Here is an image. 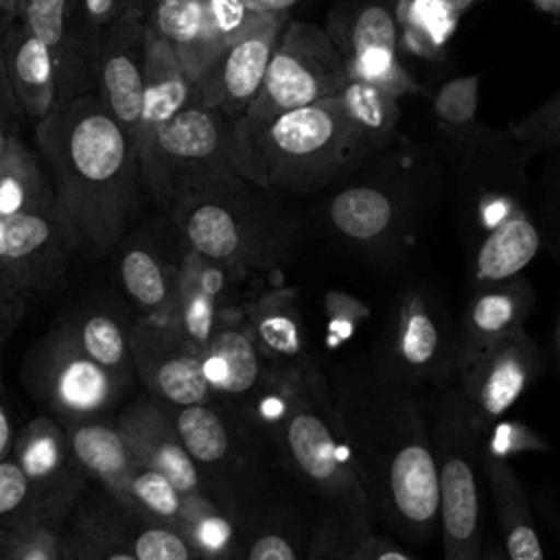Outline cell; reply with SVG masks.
Masks as SVG:
<instances>
[{
  "instance_id": "cell-1",
  "label": "cell",
  "mask_w": 560,
  "mask_h": 560,
  "mask_svg": "<svg viewBox=\"0 0 560 560\" xmlns=\"http://www.w3.org/2000/svg\"><path fill=\"white\" fill-rule=\"evenodd\" d=\"M328 383L372 523L407 540L433 538L440 516L429 396L387 378L370 354L335 363Z\"/></svg>"
},
{
  "instance_id": "cell-2",
  "label": "cell",
  "mask_w": 560,
  "mask_h": 560,
  "mask_svg": "<svg viewBox=\"0 0 560 560\" xmlns=\"http://www.w3.org/2000/svg\"><path fill=\"white\" fill-rule=\"evenodd\" d=\"M35 140L72 252L112 254L127 236L142 192L131 136L96 94H74L35 122Z\"/></svg>"
},
{
  "instance_id": "cell-3",
  "label": "cell",
  "mask_w": 560,
  "mask_h": 560,
  "mask_svg": "<svg viewBox=\"0 0 560 560\" xmlns=\"http://www.w3.org/2000/svg\"><path fill=\"white\" fill-rule=\"evenodd\" d=\"M444 184L440 153L398 131L313 197L311 221L337 249L394 269L420 241Z\"/></svg>"
},
{
  "instance_id": "cell-4",
  "label": "cell",
  "mask_w": 560,
  "mask_h": 560,
  "mask_svg": "<svg viewBox=\"0 0 560 560\" xmlns=\"http://www.w3.org/2000/svg\"><path fill=\"white\" fill-rule=\"evenodd\" d=\"M291 203L238 171H221L179 186L164 214L190 249L249 278L293 256L304 219Z\"/></svg>"
},
{
  "instance_id": "cell-5",
  "label": "cell",
  "mask_w": 560,
  "mask_h": 560,
  "mask_svg": "<svg viewBox=\"0 0 560 560\" xmlns=\"http://www.w3.org/2000/svg\"><path fill=\"white\" fill-rule=\"evenodd\" d=\"M236 168L282 199H313L376 144L339 96L289 109L258 129L234 131Z\"/></svg>"
},
{
  "instance_id": "cell-6",
  "label": "cell",
  "mask_w": 560,
  "mask_h": 560,
  "mask_svg": "<svg viewBox=\"0 0 560 560\" xmlns=\"http://www.w3.org/2000/svg\"><path fill=\"white\" fill-rule=\"evenodd\" d=\"M271 451L282 472L315 494L319 505L372 521L339 429L328 372L317 357L287 376Z\"/></svg>"
},
{
  "instance_id": "cell-7",
  "label": "cell",
  "mask_w": 560,
  "mask_h": 560,
  "mask_svg": "<svg viewBox=\"0 0 560 560\" xmlns=\"http://www.w3.org/2000/svg\"><path fill=\"white\" fill-rule=\"evenodd\" d=\"M208 499L247 527L280 494L269 444L236 413L214 405H166Z\"/></svg>"
},
{
  "instance_id": "cell-8",
  "label": "cell",
  "mask_w": 560,
  "mask_h": 560,
  "mask_svg": "<svg viewBox=\"0 0 560 560\" xmlns=\"http://www.w3.org/2000/svg\"><path fill=\"white\" fill-rule=\"evenodd\" d=\"M438 516L446 560H481L483 427L455 385L429 398Z\"/></svg>"
},
{
  "instance_id": "cell-9",
  "label": "cell",
  "mask_w": 560,
  "mask_h": 560,
  "mask_svg": "<svg viewBox=\"0 0 560 560\" xmlns=\"http://www.w3.org/2000/svg\"><path fill=\"white\" fill-rule=\"evenodd\" d=\"M370 359L387 378L429 398L455 385L457 322L438 287L427 280L400 287Z\"/></svg>"
},
{
  "instance_id": "cell-10",
  "label": "cell",
  "mask_w": 560,
  "mask_h": 560,
  "mask_svg": "<svg viewBox=\"0 0 560 560\" xmlns=\"http://www.w3.org/2000/svg\"><path fill=\"white\" fill-rule=\"evenodd\" d=\"M221 171H238L234 120L199 103L171 116L140 158L142 190L162 212L179 186Z\"/></svg>"
},
{
  "instance_id": "cell-11",
  "label": "cell",
  "mask_w": 560,
  "mask_h": 560,
  "mask_svg": "<svg viewBox=\"0 0 560 560\" xmlns=\"http://www.w3.org/2000/svg\"><path fill=\"white\" fill-rule=\"evenodd\" d=\"M346 81V66L326 28L291 18L276 44L260 90L234 122V131L258 129L289 109L337 96Z\"/></svg>"
},
{
  "instance_id": "cell-12",
  "label": "cell",
  "mask_w": 560,
  "mask_h": 560,
  "mask_svg": "<svg viewBox=\"0 0 560 560\" xmlns=\"http://www.w3.org/2000/svg\"><path fill=\"white\" fill-rule=\"evenodd\" d=\"M72 245L55 206L4 217L0 249V335L20 326L28 306L66 282Z\"/></svg>"
},
{
  "instance_id": "cell-13",
  "label": "cell",
  "mask_w": 560,
  "mask_h": 560,
  "mask_svg": "<svg viewBox=\"0 0 560 560\" xmlns=\"http://www.w3.org/2000/svg\"><path fill=\"white\" fill-rule=\"evenodd\" d=\"M22 381L61 422L109 418L129 385L81 352L55 324L24 354Z\"/></svg>"
},
{
  "instance_id": "cell-14",
  "label": "cell",
  "mask_w": 560,
  "mask_h": 560,
  "mask_svg": "<svg viewBox=\"0 0 560 560\" xmlns=\"http://www.w3.org/2000/svg\"><path fill=\"white\" fill-rule=\"evenodd\" d=\"M324 28L341 55L348 79L374 83L398 98L416 90L398 59L400 26L394 0H337Z\"/></svg>"
},
{
  "instance_id": "cell-15",
  "label": "cell",
  "mask_w": 560,
  "mask_h": 560,
  "mask_svg": "<svg viewBox=\"0 0 560 560\" xmlns=\"http://www.w3.org/2000/svg\"><path fill=\"white\" fill-rule=\"evenodd\" d=\"M11 457L28 483L37 518L61 523L90 486L70 451L63 422L50 413H39L18 429Z\"/></svg>"
},
{
  "instance_id": "cell-16",
  "label": "cell",
  "mask_w": 560,
  "mask_h": 560,
  "mask_svg": "<svg viewBox=\"0 0 560 560\" xmlns=\"http://www.w3.org/2000/svg\"><path fill=\"white\" fill-rule=\"evenodd\" d=\"M289 20L284 13H254L236 39L192 81V103L217 107L236 122L256 98Z\"/></svg>"
},
{
  "instance_id": "cell-17",
  "label": "cell",
  "mask_w": 560,
  "mask_h": 560,
  "mask_svg": "<svg viewBox=\"0 0 560 560\" xmlns=\"http://www.w3.org/2000/svg\"><path fill=\"white\" fill-rule=\"evenodd\" d=\"M254 13L238 0H147V26L162 37L195 81L245 28Z\"/></svg>"
},
{
  "instance_id": "cell-18",
  "label": "cell",
  "mask_w": 560,
  "mask_h": 560,
  "mask_svg": "<svg viewBox=\"0 0 560 560\" xmlns=\"http://www.w3.org/2000/svg\"><path fill=\"white\" fill-rule=\"evenodd\" d=\"M542 368L545 357L538 343L521 328L462 365L455 387L477 422L488 429L521 400Z\"/></svg>"
},
{
  "instance_id": "cell-19",
  "label": "cell",
  "mask_w": 560,
  "mask_h": 560,
  "mask_svg": "<svg viewBox=\"0 0 560 560\" xmlns=\"http://www.w3.org/2000/svg\"><path fill=\"white\" fill-rule=\"evenodd\" d=\"M131 359L136 378L153 398L184 407L212 402L199 352L171 322L133 319Z\"/></svg>"
},
{
  "instance_id": "cell-20",
  "label": "cell",
  "mask_w": 560,
  "mask_h": 560,
  "mask_svg": "<svg viewBox=\"0 0 560 560\" xmlns=\"http://www.w3.org/2000/svg\"><path fill=\"white\" fill-rule=\"evenodd\" d=\"M144 39V9H133L98 35L90 55L98 88L96 96L131 136L133 144L138 140L142 114Z\"/></svg>"
},
{
  "instance_id": "cell-21",
  "label": "cell",
  "mask_w": 560,
  "mask_h": 560,
  "mask_svg": "<svg viewBox=\"0 0 560 560\" xmlns=\"http://www.w3.org/2000/svg\"><path fill=\"white\" fill-rule=\"evenodd\" d=\"M247 278L186 245L171 324L201 352L223 322L243 313L241 284Z\"/></svg>"
},
{
  "instance_id": "cell-22",
  "label": "cell",
  "mask_w": 560,
  "mask_h": 560,
  "mask_svg": "<svg viewBox=\"0 0 560 560\" xmlns=\"http://www.w3.org/2000/svg\"><path fill=\"white\" fill-rule=\"evenodd\" d=\"M120 289L138 319L171 322L177 302L179 271L186 252L184 238L173 247L147 234L125 236L114 249Z\"/></svg>"
},
{
  "instance_id": "cell-23",
  "label": "cell",
  "mask_w": 560,
  "mask_h": 560,
  "mask_svg": "<svg viewBox=\"0 0 560 560\" xmlns=\"http://www.w3.org/2000/svg\"><path fill=\"white\" fill-rule=\"evenodd\" d=\"M114 420L138 464L155 468L168 477L188 499H208L166 402L151 394H142L118 409Z\"/></svg>"
},
{
  "instance_id": "cell-24",
  "label": "cell",
  "mask_w": 560,
  "mask_h": 560,
  "mask_svg": "<svg viewBox=\"0 0 560 560\" xmlns=\"http://www.w3.org/2000/svg\"><path fill=\"white\" fill-rule=\"evenodd\" d=\"M534 304L536 289L523 273L497 284L468 289V300L457 322V370L525 328Z\"/></svg>"
},
{
  "instance_id": "cell-25",
  "label": "cell",
  "mask_w": 560,
  "mask_h": 560,
  "mask_svg": "<svg viewBox=\"0 0 560 560\" xmlns=\"http://www.w3.org/2000/svg\"><path fill=\"white\" fill-rule=\"evenodd\" d=\"M243 324L258 352L280 372L308 365L311 335L291 287H267L243 304Z\"/></svg>"
},
{
  "instance_id": "cell-26",
  "label": "cell",
  "mask_w": 560,
  "mask_h": 560,
  "mask_svg": "<svg viewBox=\"0 0 560 560\" xmlns=\"http://www.w3.org/2000/svg\"><path fill=\"white\" fill-rule=\"evenodd\" d=\"M542 247L534 212L525 206L464 241L466 287H488L525 271Z\"/></svg>"
},
{
  "instance_id": "cell-27",
  "label": "cell",
  "mask_w": 560,
  "mask_h": 560,
  "mask_svg": "<svg viewBox=\"0 0 560 560\" xmlns=\"http://www.w3.org/2000/svg\"><path fill=\"white\" fill-rule=\"evenodd\" d=\"M59 558L136 560L125 527L122 503L101 486L92 488L90 481L88 490L59 527Z\"/></svg>"
},
{
  "instance_id": "cell-28",
  "label": "cell",
  "mask_w": 560,
  "mask_h": 560,
  "mask_svg": "<svg viewBox=\"0 0 560 560\" xmlns=\"http://www.w3.org/2000/svg\"><path fill=\"white\" fill-rule=\"evenodd\" d=\"M131 324L133 319H129L118 306L103 300H88L57 322L81 352L129 387L136 381Z\"/></svg>"
},
{
  "instance_id": "cell-29",
  "label": "cell",
  "mask_w": 560,
  "mask_h": 560,
  "mask_svg": "<svg viewBox=\"0 0 560 560\" xmlns=\"http://www.w3.org/2000/svg\"><path fill=\"white\" fill-rule=\"evenodd\" d=\"M188 103H192V79L171 46L147 26L142 114L136 140L138 160L147 151L155 131Z\"/></svg>"
},
{
  "instance_id": "cell-30",
  "label": "cell",
  "mask_w": 560,
  "mask_h": 560,
  "mask_svg": "<svg viewBox=\"0 0 560 560\" xmlns=\"http://www.w3.org/2000/svg\"><path fill=\"white\" fill-rule=\"evenodd\" d=\"M20 22L52 52L59 77V103L72 98L88 52L79 24V0H22Z\"/></svg>"
},
{
  "instance_id": "cell-31",
  "label": "cell",
  "mask_w": 560,
  "mask_h": 560,
  "mask_svg": "<svg viewBox=\"0 0 560 560\" xmlns=\"http://www.w3.org/2000/svg\"><path fill=\"white\" fill-rule=\"evenodd\" d=\"M2 52L9 85L20 109L31 120H42L59 103V77L52 52L22 22L9 28Z\"/></svg>"
},
{
  "instance_id": "cell-32",
  "label": "cell",
  "mask_w": 560,
  "mask_h": 560,
  "mask_svg": "<svg viewBox=\"0 0 560 560\" xmlns=\"http://www.w3.org/2000/svg\"><path fill=\"white\" fill-rule=\"evenodd\" d=\"M70 451L85 477L109 492L116 501L122 499L127 479L138 464L127 440L114 418H94L63 422Z\"/></svg>"
},
{
  "instance_id": "cell-33",
  "label": "cell",
  "mask_w": 560,
  "mask_h": 560,
  "mask_svg": "<svg viewBox=\"0 0 560 560\" xmlns=\"http://www.w3.org/2000/svg\"><path fill=\"white\" fill-rule=\"evenodd\" d=\"M483 479L494 501L505 560H545L527 497L512 466L483 457Z\"/></svg>"
},
{
  "instance_id": "cell-34",
  "label": "cell",
  "mask_w": 560,
  "mask_h": 560,
  "mask_svg": "<svg viewBox=\"0 0 560 560\" xmlns=\"http://www.w3.org/2000/svg\"><path fill=\"white\" fill-rule=\"evenodd\" d=\"M313 518L282 492L247 527L241 560H308Z\"/></svg>"
},
{
  "instance_id": "cell-35",
  "label": "cell",
  "mask_w": 560,
  "mask_h": 560,
  "mask_svg": "<svg viewBox=\"0 0 560 560\" xmlns=\"http://www.w3.org/2000/svg\"><path fill=\"white\" fill-rule=\"evenodd\" d=\"M52 206V188L39 160L15 133H9L0 158V214L13 217Z\"/></svg>"
},
{
  "instance_id": "cell-36",
  "label": "cell",
  "mask_w": 560,
  "mask_h": 560,
  "mask_svg": "<svg viewBox=\"0 0 560 560\" xmlns=\"http://www.w3.org/2000/svg\"><path fill=\"white\" fill-rule=\"evenodd\" d=\"M192 501L199 499H188L168 477L144 464L133 466L120 499L125 508L168 523L182 534L188 523Z\"/></svg>"
},
{
  "instance_id": "cell-37",
  "label": "cell",
  "mask_w": 560,
  "mask_h": 560,
  "mask_svg": "<svg viewBox=\"0 0 560 560\" xmlns=\"http://www.w3.org/2000/svg\"><path fill=\"white\" fill-rule=\"evenodd\" d=\"M337 96L376 147L398 133L400 105L396 94L368 81L348 79Z\"/></svg>"
},
{
  "instance_id": "cell-38",
  "label": "cell",
  "mask_w": 560,
  "mask_h": 560,
  "mask_svg": "<svg viewBox=\"0 0 560 560\" xmlns=\"http://www.w3.org/2000/svg\"><path fill=\"white\" fill-rule=\"evenodd\" d=\"M396 18L405 46L422 57H438L451 37L455 15L435 0H398Z\"/></svg>"
},
{
  "instance_id": "cell-39",
  "label": "cell",
  "mask_w": 560,
  "mask_h": 560,
  "mask_svg": "<svg viewBox=\"0 0 560 560\" xmlns=\"http://www.w3.org/2000/svg\"><path fill=\"white\" fill-rule=\"evenodd\" d=\"M125 527L136 560H206L173 525L125 508Z\"/></svg>"
},
{
  "instance_id": "cell-40",
  "label": "cell",
  "mask_w": 560,
  "mask_h": 560,
  "mask_svg": "<svg viewBox=\"0 0 560 560\" xmlns=\"http://www.w3.org/2000/svg\"><path fill=\"white\" fill-rule=\"evenodd\" d=\"M374 523L319 505L311 525L308 560H357V545Z\"/></svg>"
},
{
  "instance_id": "cell-41",
  "label": "cell",
  "mask_w": 560,
  "mask_h": 560,
  "mask_svg": "<svg viewBox=\"0 0 560 560\" xmlns=\"http://www.w3.org/2000/svg\"><path fill=\"white\" fill-rule=\"evenodd\" d=\"M479 74L448 79L433 98V114L440 138H457L481 125L479 109Z\"/></svg>"
},
{
  "instance_id": "cell-42",
  "label": "cell",
  "mask_w": 560,
  "mask_h": 560,
  "mask_svg": "<svg viewBox=\"0 0 560 560\" xmlns=\"http://www.w3.org/2000/svg\"><path fill=\"white\" fill-rule=\"evenodd\" d=\"M542 171L538 177V197L534 219L540 230L542 247L560 262V151L538 155Z\"/></svg>"
},
{
  "instance_id": "cell-43",
  "label": "cell",
  "mask_w": 560,
  "mask_h": 560,
  "mask_svg": "<svg viewBox=\"0 0 560 560\" xmlns=\"http://www.w3.org/2000/svg\"><path fill=\"white\" fill-rule=\"evenodd\" d=\"M63 523V521H61ZM59 521L31 516L0 536V542L15 560H61L59 558Z\"/></svg>"
},
{
  "instance_id": "cell-44",
  "label": "cell",
  "mask_w": 560,
  "mask_h": 560,
  "mask_svg": "<svg viewBox=\"0 0 560 560\" xmlns=\"http://www.w3.org/2000/svg\"><path fill=\"white\" fill-rule=\"evenodd\" d=\"M536 451H549V444L521 422L501 418L483 431V457L488 459L510 464L512 457Z\"/></svg>"
},
{
  "instance_id": "cell-45",
  "label": "cell",
  "mask_w": 560,
  "mask_h": 560,
  "mask_svg": "<svg viewBox=\"0 0 560 560\" xmlns=\"http://www.w3.org/2000/svg\"><path fill=\"white\" fill-rule=\"evenodd\" d=\"M510 131L523 142L532 158L560 151V101L549 98L527 118L510 125Z\"/></svg>"
},
{
  "instance_id": "cell-46",
  "label": "cell",
  "mask_w": 560,
  "mask_h": 560,
  "mask_svg": "<svg viewBox=\"0 0 560 560\" xmlns=\"http://www.w3.org/2000/svg\"><path fill=\"white\" fill-rule=\"evenodd\" d=\"M31 516L33 499L28 483L13 457H7L0 462V536Z\"/></svg>"
},
{
  "instance_id": "cell-47",
  "label": "cell",
  "mask_w": 560,
  "mask_h": 560,
  "mask_svg": "<svg viewBox=\"0 0 560 560\" xmlns=\"http://www.w3.org/2000/svg\"><path fill=\"white\" fill-rule=\"evenodd\" d=\"M144 2L147 0H79V24L88 57L103 31L116 24L125 13L144 9Z\"/></svg>"
},
{
  "instance_id": "cell-48",
  "label": "cell",
  "mask_w": 560,
  "mask_h": 560,
  "mask_svg": "<svg viewBox=\"0 0 560 560\" xmlns=\"http://www.w3.org/2000/svg\"><path fill=\"white\" fill-rule=\"evenodd\" d=\"M357 560H416L409 551H405L389 536L376 534L374 527L361 534L357 545Z\"/></svg>"
},
{
  "instance_id": "cell-49",
  "label": "cell",
  "mask_w": 560,
  "mask_h": 560,
  "mask_svg": "<svg viewBox=\"0 0 560 560\" xmlns=\"http://www.w3.org/2000/svg\"><path fill=\"white\" fill-rule=\"evenodd\" d=\"M20 105L13 96V90L9 85V77H7V66H4V52H2V44H0V125L7 127L9 118H13L18 114Z\"/></svg>"
},
{
  "instance_id": "cell-50",
  "label": "cell",
  "mask_w": 560,
  "mask_h": 560,
  "mask_svg": "<svg viewBox=\"0 0 560 560\" xmlns=\"http://www.w3.org/2000/svg\"><path fill=\"white\" fill-rule=\"evenodd\" d=\"M15 424H13V418L9 413V407L2 398V392H0V462H4L7 457H11V451H13V442H15Z\"/></svg>"
},
{
  "instance_id": "cell-51",
  "label": "cell",
  "mask_w": 560,
  "mask_h": 560,
  "mask_svg": "<svg viewBox=\"0 0 560 560\" xmlns=\"http://www.w3.org/2000/svg\"><path fill=\"white\" fill-rule=\"evenodd\" d=\"M238 2L252 13H284V15H291V11L304 0H238Z\"/></svg>"
},
{
  "instance_id": "cell-52",
  "label": "cell",
  "mask_w": 560,
  "mask_h": 560,
  "mask_svg": "<svg viewBox=\"0 0 560 560\" xmlns=\"http://www.w3.org/2000/svg\"><path fill=\"white\" fill-rule=\"evenodd\" d=\"M444 11H448L451 15H459V13H464L466 9H470L477 0H435Z\"/></svg>"
},
{
  "instance_id": "cell-53",
  "label": "cell",
  "mask_w": 560,
  "mask_h": 560,
  "mask_svg": "<svg viewBox=\"0 0 560 560\" xmlns=\"http://www.w3.org/2000/svg\"><path fill=\"white\" fill-rule=\"evenodd\" d=\"M481 560H505L503 551L499 545L494 542H488L483 549H481Z\"/></svg>"
},
{
  "instance_id": "cell-54",
  "label": "cell",
  "mask_w": 560,
  "mask_h": 560,
  "mask_svg": "<svg viewBox=\"0 0 560 560\" xmlns=\"http://www.w3.org/2000/svg\"><path fill=\"white\" fill-rule=\"evenodd\" d=\"M20 2L22 0H0V11H4L7 15H18Z\"/></svg>"
},
{
  "instance_id": "cell-55",
  "label": "cell",
  "mask_w": 560,
  "mask_h": 560,
  "mask_svg": "<svg viewBox=\"0 0 560 560\" xmlns=\"http://www.w3.org/2000/svg\"><path fill=\"white\" fill-rule=\"evenodd\" d=\"M540 9L551 11V13H560V0H534Z\"/></svg>"
},
{
  "instance_id": "cell-56",
  "label": "cell",
  "mask_w": 560,
  "mask_h": 560,
  "mask_svg": "<svg viewBox=\"0 0 560 560\" xmlns=\"http://www.w3.org/2000/svg\"><path fill=\"white\" fill-rule=\"evenodd\" d=\"M556 359L560 368V308H558V319H556Z\"/></svg>"
},
{
  "instance_id": "cell-57",
  "label": "cell",
  "mask_w": 560,
  "mask_h": 560,
  "mask_svg": "<svg viewBox=\"0 0 560 560\" xmlns=\"http://www.w3.org/2000/svg\"><path fill=\"white\" fill-rule=\"evenodd\" d=\"M4 341L7 337L0 335V392H2V368H4Z\"/></svg>"
},
{
  "instance_id": "cell-58",
  "label": "cell",
  "mask_w": 560,
  "mask_h": 560,
  "mask_svg": "<svg viewBox=\"0 0 560 560\" xmlns=\"http://www.w3.org/2000/svg\"><path fill=\"white\" fill-rule=\"evenodd\" d=\"M7 140H9V131L4 125H0V158L4 153V147H7Z\"/></svg>"
},
{
  "instance_id": "cell-59",
  "label": "cell",
  "mask_w": 560,
  "mask_h": 560,
  "mask_svg": "<svg viewBox=\"0 0 560 560\" xmlns=\"http://www.w3.org/2000/svg\"><path fill=\"white\" fill-rule=\"evenodd\" d=\"M0 560H15L11 553H9V549L0 542Z\"/></svg>"
},
{
  "instance_id": "cell-60",
  "label": "cell",
  "mask_w": 560,
  "mask_h": 560,
  "mask_svg": "<svg viewBox=\"0 0 560 560\" xmlns=\"http://www.w3.org/2000/svg\"><path fill=\"white\" fill-rule=\"evenodd\" d=\"M551 98H553V101H560V90H558V92H556Z\"/></svg>"
}]
</instances>
